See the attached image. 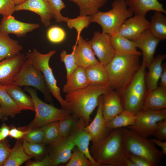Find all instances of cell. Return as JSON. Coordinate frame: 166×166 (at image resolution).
Returning <instances> with one entry per match:
<instances>
[{"label": "cell", "mask_w": 166, "mask_h": 166, "mask_svg": "<svg viewBox=\"0 0 166 166\" xmlns=\"http://www.w3.org/2000/svg\"><path fill=\"white\" fill-rule=\"evenodd\" d=\"M26 166H51L50 158L47 155L41 161H30L27 162Z\"/></svg>", "instance_id": "49"}, {"label": "cell", "mask_w": 166, "mask_h": 166, "mask_svg": "<svg viewBox=\"0 0 166 166\" xmlns=\"http://www.w3.org/2000/svg\"><path fill=\"white\" fill-rule=\"evenodd\" d=\"M166 57L165 54L158 55L154 58L148 67V71L145 77L147 91H151L158 86V82L163 69L162 62Z\"/></svg>", "instance_id": "23"}, {"label": "cell", "mask_w": 166, "mask_h": 166, "mask_svg": "<svg viewBox=\"0 0 166 166\" xmlns=\"http://www.w3.org/2000/svg\"><path fill=\"white\" fill-rule=\"evenodd\" d=\"M10 126L4 123L0 127V141L4 140L9 135Z\"/></svg>", "instance_id": "50"}, {"label": "cell", "mask_w": 166, "mask_h": 166, "mask_svg": "<svg viewBox=\"0 0 166 166\" xmlns=\"http://www.w3.org/2000/svg\"><path fill=\"white\" fill-rule=\"evenodd\" d=\"M102 95L98 99V108L94 119L91 123L84 128V129L91 136L92 143L100 141L109 133L102 113Z\"/></svg>", "instance_id": "17"}, {"label": "cell", "mask_w": 166, "mask_h": 166, "mask_svg": "<svg viewBox=\"0 0 166 166\" xmlns=\"http://www.w3.org/2000/svg\"><path fill=\"white\" fill-rule=\"evenodd\" d=\"M76 4L79 9L80 16H91L103 7L108 0H69Z\"/></svg>", "instance_id": "34"}, {"label": "cell", "mask_w": 166, "mask_h": 166, "mask_svg": "<svg viewBox=\"0 0 166 166\" xmlns=\"http://www.w3.org/2000/svg\"><path fill=\"white\" fill-rule=\"evenodd\" d=\"M150 140L154 144H155L161 149V152L163 155H166V142L157 139L151 138Z\"/></svg>", "instance_id": "51"}, {"label": "cell", "mask_w": 166, "mask_h": 166, "mask_svg": "<svg viewBox=\"0 0 166 166\" xmlns=\"http://www.w3.org/2000/svg\"><path fill=\"white\" fill-rule=\"evenodd\" d=\"M66 79V82L62 88L63 92L66 93L81 89L89 84L84 69L79 66Z\"/></svg>", "instance_id": "26"}, {"label": "cell", "mask_w": 166, "mask_h": 166, "mask_svg": "<svg viewBox=\"0 0 166 166\" xmlns=\"http://www.w3.org/2000/svg\"><path fill=\"white\" fill-rule=\"evenodd\" d=\"M0 107L6 115L14 118L22 110L6 92L5 86L0 85Z\"/></svg>", "instance_id": "32"}, {"label": "cell", "mask_w": 166, "mask_h": 166, "mask_svg": "<svg viewBox=\"0 0 166 166\" xmlns=\"http://www.w3.org/2000/svg\"><path fill=\"white\" fill-rule=\"evenodd\" d=\"M90 153L101 165L126 166L128 159L123 139V128L114 129L104 139L93 144Z\"/></svg>", "instance_id": "1"}, {"label": "cell", "mask_w": 166, "mask_h": 166, "mask_svg": "<svg viewBox=\"0 0 166 166\" xmlns=\"http://www.w3.org/2000/svg\"><path fill=\"white\" fill-rule=\"evenodd\" d=\"M102 113L106 124L124 109L119 93L111 89L102 95Z\"/></svg>", "instance_id": "19"}, {"label": "cell", "mask_w": 166, "mask_h": 166, "mask_svg": "<svg viewBox=\"0 0 166 166\" xmlns=\"http://www.w3.org/2000/svg\"><path fill=\"white\" fill-rule=\"evenodd\" d=\"M7 117L0 107V119L6 120L7 119Z\"/></svg>", "instance_id": "53"}, {"label": "cell", "mask_w": 166, "mask_h": 166, "mask_svg": "<svg viewBox=\"0 0 166 166\" xmlns=\"http://www.w3.org/2000/svg\"><path fill=\"white\" fill-rule=\"evenodd\" d=\"M66 166H92L91 163L86 156L75 146L71 156Z\"/></svg>", "instance_id": "38"}, {"label": "cell", "mask_w": 166, "mask_h": 166, "mask_svg": "<svg viewBox=\"0 0 166 166\" xmlns=\"http://www.w3.org/2000/svg\"><path fill=\"white\" fill-rule=\"evenodd\" d=\"M110 40L115 52V54L121 55H142L138 51L133 41L119 36H110Z\"/></svg>", "instance_id": "27"}, {"label": "cell", "mask_w": 166, "mask_h": 166, "mask_svg": "<svg viewBox=\"0 0 166 166\" xmlns=\"http://www.w3.org/2000/svg\"><path fill=\"white\" fill-rule=\"evenodd\" d=\"M79 119L73 114L59 121L60 138L69 136L77 125Z\"/></svg>", "instance_id": "37"}, {"label": "cell", "mask_w": 166, "mask_h": 166, "mask_svg": "<svg viewBox=\"0 0 166 166\" xmlns=\"http://www.w3.org/2000/svg\"><path fill=\"white\" fill-rule=\"evenodd\" d=\"M153 136L159 140H166V119L157 122Z\"/></svg>", "instance_id": "45"}, {"label": "cell", "mask_w": 166, "mask_h": 166, "mask_svg": "<svg viewBox=\"0 0 166 166\" xmlns=\"http://www.w3.org/2000/svg\"><path fill=\"white\" fill-rule=\"evenodd\" d=\"M16 6L19 5L23 3L27 0H13Z\"/></svg>", "instance_id": "54"}, {"label": "cell", "mask_w": 166, "mask_h": 166, "mask_svg": "<svg viewBox=\"0 0 166 166\" xmlns=\"http://www.w3.org/2000/svg\"><path fill=\"white\" fill-rule=\"evenodd\" d=\"M74 50V57L77 66L85 69L90 65L98 63L93 49L88 42L81 35L73 46Z\"/></svg>", "instance_id": "21"}, {"label": "cell", "mask_w": 166, "mask_h": 166, "mask_svg": "<svg viewBox=\"0 0 166 166\" xmlns=\"http://www.w3.org/2000/svg\"><path fill=\"white\" fill-rule=\"evenodd\" d=\"M136 114L128 110H124L106 124L109 132L119 128H123L133 124L135 120Z\"/></svg>", "instance_id": "33"}, {"label": "cell", "mask_w": 166, "mask_h": 166, "mask_svg": "<svg viewBox=\"0 0 166 166\" xmlns=\"http://www.w3.org/2000/svg\"><path fill=\"white\" fill-rule=\"evenodd\" d=\"M123 139L127 152L144 158L150 166H158L161 162L163 153L150 139L126 127L123 128Z\"/></svg>", "instance_id": "4"}, {"label": "cell", "mask_w": 166, "mask_h": 166, "mask_svg": "<svg viewBox=\"0 0 166 166\" xmlns=\"http://www.w3.org/2000/svg\"><path fill=\"white\" fill-rule=\"evenodd\" d=\"M146 68L142 62L131 82L119 93L124 110L136 114L143 109L147 92L145 81Z\"/></svg>", "instance_id": "6"}, {"label": "cell", "mask_w": 166, "mask_h": 166, "mask_svg": "<svg viewBox=\"0 0 166 166\" xmlns=\"http://www.w3.org/2000/svg\"><path fill=\"white\" fill-rule=\"evenodd\" d=\"M13 83L21 87H33L44 95L47 101L52 102L51 94L46 84L43 74L26 59L16 75Z\"/></svg>", "instance_id": "9"}, {"label": "cell", "mask_w": 166, "mask_h": 166, "mask_svg": "<svg viewBox=\"0 0 166 166\" xmlns=\"http://www.w3.org/2000/svg\"><path fill=\"white\" fill-rule=\"evenodd\" d=\"M127 158L136 166H150L148 162L144 158L127 152Z\"/></svg>", "instance_id": "47"}, {"label": "cell", "mask_w": 166, "mask_h": 166, "mask_svg": "<svg viewBox=\"0 0 166 166\" xmlns=\"http://www.w3.org/2000/svg\"><path fill=\"white\" fill-rule=\"evenodd\" d=\"M39 27L38 24L22 22L10 15L3 17L0 23V31L6 34H14L21 37Z\"/></svg>", "instance_id": "18"}, {"label": "cell", "mask_w": 166, "mask_h": 166, "mask_svg": "<svg viewBox=\"0 0 166 166\" xmlns=\"http://www.w3.org/2000/svg\"><path fill=\"white\" fill-rule=\"evenodd\" d=\"M26 60L25 55L20 53L0 61V85L6 86L13 83Z\"/></svg>", "instance_id": "13"}, {"label": "cell", "mask_w": 166, "mask_h": 166, "mask_svg": "<svg viewBox=\"0 0 166 166\" xmlns=\"http://www.w3.org/2000/svg\"><path fill=\"white\" fill-rule=\"evenodd\" d=\"M60 59L61 61L65 65L67 79L78 67L75 61L74 48L73 47L72 51L70 54H67L66 50H63L60 54Z\"/></svg>", "instance_id": "39"}, {"label": "cell", "mask_w": 166, "mask_h": 166, "mask_svg": "<svg viewBox=\"0 0 166 166\" xmlns=\"http://www.w3.org/2000/svg\"><path fill=\"white\" fill-rule=\"evenodd\" d=\"M42 127L44 131V137L42 143L44 144H50L60 138L59 121L50 123Z\"/></svg>", "instance_id": "35"}, {"label": "cell", "mask_w": 166, "mask_h": 166, "mask_svg": "<svg viewBox=\"0 0 166 166\" xmlns=\"http://www.w3.org/2000/svg\"><path fill=\"white\" fill-rule=\"evenodd\" d=\"M15 10V11L27 10L37 14L46 27L51 25L50 20L53 18L51 9L46 0H27L16 6Z\"/></svg>", "instance_id": "20"}, {"label": "cell", "mask_w": 166, "mask_h": 166, "mask_svg": "<svg viewBox=\"0 0 166 166\" xmlns=\"http://www.w3.org/2000/svg\"><path fill=\"white\" fill-rule=\"evenodd\" d=\"M149 24L145 16L135 14L126 19L117 31L111 35L121 36L133 41L148 29Z\"/></svg>", "instance_id": "12"}, {"label": "cell", "mask_w": 166, "mask_h": 166, "mask_svg": "<svg viewBox=\"0 0 166 166\" xmlns=\"http://www.w3.org/2000/svg\"><path fill=\"white\" fill-rule=\"evenodd\" d=\"M166 108V88L161 86L147 91L143 109L160 110Z\"/></svg>", "instance_id": "25"}, {"label": "cell", "mask_w": 166, "mask_h": 166, "mask_svg": "<svg viewBox=\"0 0 166 166\" xmlns=\"http://www.w3.org/2000/svg\"><path fill=\"white\" fill-rule=\"evenodd\" d=\"M140 56L115 54L105 66L111 89L120 93L126 88L139 68Z\"/></svg>", "instance_id": "3"}, {"label": "cell", "mask_w": 166, "mask_h": 166, "mask_svg": "<svg viewBox=\"0 0 166 166\" xmlns=\"http://www.w3.org/2000/svg\"><path fill=\"white\" fill-rule=\"evenodd\" d=\"M32 158L26 153L22 143L18 140L14 146L11 149L3 166H19Z\"/></svg>", "instance_id": "31"}, {"label": "cell", "mask_w": 166, "mask_h": 166, "mask_svg": "<svg viewBox=\"0 0 166 166\" xmlns=\"http://www.w3.org/2000/svg\"><path fill=\"white\" fill-rule=\"evenodd\" d=\"M23 49L18 41L0 31V61L17 55Z\"/></svg>", "instance_id": "29"}, {"label": "cell", "mask_w": 166, "mask_h": 166, "mask_svg": "<svg viewBox=\"0 0 166 166\" xmlns=\"http://www.w3.org/2000/svg\"><path fill=\"white\" fill-rule=\"evenodd\" d=\"M51 9L53 18L58 23L66 22L68 18L63 16L61 11L66 7L62 0H46Z\"/></svg>", "instance_id": "41"}, {"label": "cell", "mask_w": 166, "mask_h": 166, "mask_svg": "<svg viewBox=\"0 0 166 166\" xmlns=\"http://www.w3.org/2000/svg\"><path fill=\"white\" fill-rule=\"evenodd\" d=\"M10 149L8 139H5L0 141V166H3Z\"/></svg>", "instance_id": "46"}, {"label": "cell", "mask_w": 166, "mask_h": 166, "mask_svg": "<svg viewBox=\"0 0 166 166\" xmlns=\"http://www.w3.org/2000/svg\"><path fill=\"white\" fill-rule=\"evenodd\" d=\"M91 16H79L74 18H68L66 21L68 27L70 29L75 28L77 30V40L81 36L82 30L85 28H87L91 23Z\"/></svg>", "instance_id": "36"}, {"label": "cell", "mask_w": 166, "mask_h": 166, "mask_svg": "<svg viewBox=\"0 0 166 166\" xmlns=\"http://www.w3.org/2000/svg\"><path fill=\"white\" fill-rule=\"evenodd\" d=\"M160 41L148 29L133 41L136 48L141 50L143 55L142 62L146 67L148 68L154 57L156 47Z\"/></svg>", "instance_id": "16"}, {"label": "cell", "mask_w": 166, "mask_h": 166, "mask_svg": "<svg viewBox=\"0 0 166 166\" xmlns=\"http://www.w3.org/2000/svg\"><path fill=\"white\" fill-rule=\"evenodd\" d=\"M111 89L108 85L89 84L66 93L65 100L71 106L72 114L88 125L91 121V115L98 105L99 97Z\"/></svg>", "instance_id": "2"}, {"label": "cell", "mask_w": 166, "mask_h": 166, "mask_svg": "<svg viewBox=\"0 0 166 166\" xmlns=\"http://www.w3.org/2000/svg\"><path fill=\"white\" fill-rule=\"evenodd\" d=\"M56 52L55 50H53L43 54L34 49L32 51L26 53L25 56L26 59L42 72L51 94L59 102L61 108L71 110L70 105L61 96L60 88L49 65L50 59Z\"/></svg>", "instance_id": "7"}, {"label": "cell", "mask_w": 166, "mask_h": 166, "mask_svg": "<svg viewBox=\"0 0 166 166\" xmlns=\"http://www.w3.org/2000/svg\"><path fill=\"white\" fill-rule=\"evenodd\" d=\"M84 69L89 84L109 85L105 66L100 62L90 65Z\"/></svg>", "instance_id": "28"}, {"label": "cell", "mask_w": 166, "mask_h": 166, "mask_svg": "<svg viewBox=\"0 0 166 166\" xmlns=\"http://www.w3.org/2000/svg\"><path fill=\"white\" fill-rule=\"evenodd\" d=\"M24 90L33 100L35 115L34 119L28 125L18 129L25 131L39 128L50 123L65 119L72 114L71 110L58 109L42 101L38 96L35 89L26 86Z\"/></svg>", "instance_id": "5"}, {"label": "cell", "mask_w": 166, "mask_h": 166, "mask_svg": "<svg viewBox=\"0 0 166 166\" xmlns=\"http://www.w3.org/2000/svg\"><path fill=\"white\" fill-rule=\"evenodd\" d=\"M85 125L84 120L79 119L76 126L69 136L75 146L90 160L92 166H101L100 164L93 159L90 153L89 144L92 139L89 134L84 129Z\"/></svg>", "instance_id": "15"}, {"label": "cell", "mask_w": 166, "mask_h": 166, "mask_svg": "<svg viewBox=\"0 0 166 166\" xmlns=\"http://www.w3.org/2000/svg\"><path fill=\"white\" fill-rule=\"evenodd\" d=\"M22 145L26 153L33 157L39 158L45 151V145L42 143H37L28 142L22 140Z\"/></svg>", "instance_id": "40"}, {"label": "cell", "mask_w": 166, "mask_h": 166, "mask_svg": "<svg viewBox=\"0 0 166 166\" xmlns=\"http://www.w3.org/2000/svg\"><path fill=\"white\" fill-rule=\"evenodd\" d=\"M128 9L133 14L145 16L148 11H159L166 14L163 5L158 0H125Z\"/></svg>", "instance_id": "22"}, {"label": "cell", "mask_w": 166, "mask_h": 166, "mask_svg": "<svg viewBox=\"0 0 166 166\" xmlns=\"http://www.w3.org/2000/svg\"><path fill=\"white\" fill-rule=\"evenodd\" d=\"M5 87L6 92L22 110L35 111L31 97L26 94L20 86L13 83Z\"/></svg>", "instance_id": "24"}, {"label": "cell", "mask_w": 166, "mask_h": 166, "mask_svg": "<svg viewBox=\"0 0 166 166\" xmlns=\"http://www.w3.org/2000/svg\"><path fill=\"white\" fill-rule=\"evenodd\" d=\"M88 42L99 61L105 66L115 55L114 49L110 42V35L107 34L96 31L92 39Z\"/></svg>", "instance_id": "11"}, {"label": "cell", "mask_w": 166, "mask_h": 166, "mask_svg": "<svg viewBox=\"0 0 166 166\" xmlns=\"http://www.w3.org/2000/svg\"><path fill=\"white\" fill-rule=\"evenodd\" d=\"M163 13L160 11H155L148 29L160 41L166 39V17Z\"/></svg>", "instance_id": "30"}, {"label": "cell", "mask_w": 166, "mask_h": 166, "mask_svg": "<svg viewBox=\"0 0 166 166\" xmlns=\"http://www.w3.org/2000/svg\"><path fill=\"white\" fill-rule=\"evenodd\" d=\"M15 6L13 0H0V14L3 17L12 15L15 11Z\"/></svg>", "instance_id": "44"}, {"label": "cell", "mask_w": 166, "mask_h": 166, "mask_svg": "<svg viewBox=\"0 0 166 166\" xmlns=\"http://www.w3.org/2000/svg\"><path fill=\"white\" fill-rule=\"evenodd\" d=\"M163 69L160 79V86L166 88V64H162Z\"/></svg>", "instance_id": "52"}, {"label": "cell", "mask_w": 166, "mask_h": 166, "mask_svg": "<svg viewBox=\"0 0 166 166\" xmlns=\"http://www.w3.org/2000/svg\"><path fill=\"white\" fill-rule=\"evenodd\" d=\"M46 36L51 42L57 44L63 42L65 38L66 33L61 28L57 26L51 27L48 30Z\"/></svg>", "instance_id": "42"}, {"label": "cell", "mask_w": 166, "mask_h": 166, "mask_svg": "<svg viewBox=\"0 0 166 166\" xmlns=\"http://www.w3.org/2000/svg\"><path fill=\"white\" fill-rule=\"evenodd\" d=\"M51 166H56L68 162L70 159L72 151L75 146L69 136L60 138L50 144Z\"/></svg>", "instance_id": "14"}, {"label": "cell", "mask_w": 166, "mask_h": 166, "mask_svg": "<svg viewBox=\"0 0 166 166\" xmlns=\"http://www.w3.org/2000/svg\"><path fill=\"white\" fill-rule=\"evenodd\" d=\"M135 116L134 124L126 128L148 138L153 136L157 122L166 119V109L152 110L142 109Z\"/></svg>", "instance_id": "10"}, {"label": "cell", "mask_w": 166, "mask_h": 166, "mask_svg": "<svg viewBox=\"0 0 166 166\" xmlns=\"http://www.w3.org/2000/svg\"><path fill=\"white\" fill-rule=\"evenodd\" d=\"M44 137V131L42 127L29 130L22 138L30 142L42 143Z\"/></svg>", "instance_id": "43"}, {"label": "cell", "mask_w": 166, "mask_h": 166, "mask_svg": "<svg viewBox=\"0 0 166 166\" xmlns=\"http://www.w3.org/2000/svg\"><path fill=\"white\" fill-rule=\"evenodd\" d=\"M112 6L109 11L103 12L98 10L91 16V22L99 24L102 32L110 36L115 33L124 21L133 14L128 8L125 0H114Z\"/></svg>", "instance_id": "8"}, {"label": "cell", "mask_w": 166, "mask_h": 166, "mask_svg": "<svg viewBox=\"0 0 166 166\" xmlns=\"http://www.w3.org/2000/svg\"><path fill=\"white\" fill-rule=\"evenodd\" d=\"M28 131L29 130L23 131L12 126H10L9 136L11 138L19 140L22 139Z\"/></svg>", "instance_id": "48"}]
</instances>
